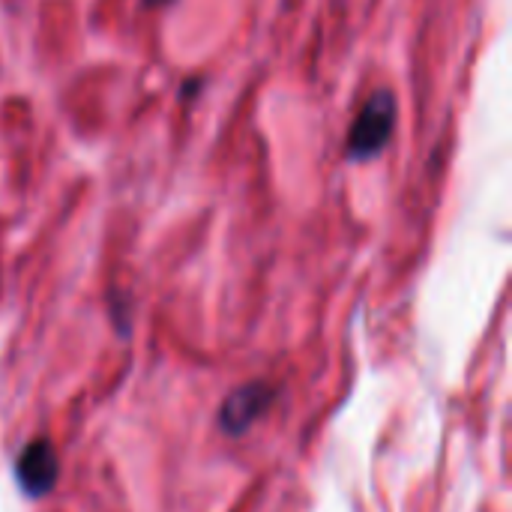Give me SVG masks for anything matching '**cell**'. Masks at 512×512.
<instances>
[{
	"label": "cell",
	"mask_w": 512,
	"mask_h": 512,
	"mask_svg": "<svg viewBox=\"0 0 512 512\" xmlns=\"http://www.w3.org/2000/svg\"><path fill=\"white\" fill-rule=\"evenodd\" d=\"M393 126H396V96L390 90L372 93L348 132V141H345L348 159L366 162V159L378 156L390 144Z\"/></svg>",
	"instance_id": "cell-1"
},
{
	"label": "cell",
	"mask_w": 512,
	"mask_h": 512,
	"mask_svg": "<svg viewBox=\"0 0 512 512\" xmlns=\"http://www.w3.org/2000/svg\"><path fill=\"white\" fill-rule=\"evenodd\" d=\"M18 474V486L24 489V495L30 498H42L51 492V486L57 483V453L45 438H36L24 447V453L18 456L15 465Z\"/></svg>",
	"instance_id": "cell-2"
},
{
	"label": "cell",
	"mask_w": 512,
	"mask_h": 512,
	"mask_svg": "<svg viewBox=\"0 0 512 512\" xmlns=\"http://www.w3.org/2000/svg\"><path fill=\"white\" fill-rule=\"evenodd\" d=\"M273 402V390L267 384H243L237 387L219 408V426L228 435H243Z\"/></svg>",
	"instance_id": "cell-3"
},
{
	"label": "cell",
	"mask_w": 512,
	"mask_h": 512,
	"mask_svg": "<svg viewBox=\"0 0 512 512\" xmlns=\"http://www.w3.org/2000/svg\"><path fill=\"white\" fill-rule=\"evenodd\" d=\"M147 6H165V3H171V0H144Z\"/></svg>",
	"instance_id": "cell-4"
}]
</instances>
